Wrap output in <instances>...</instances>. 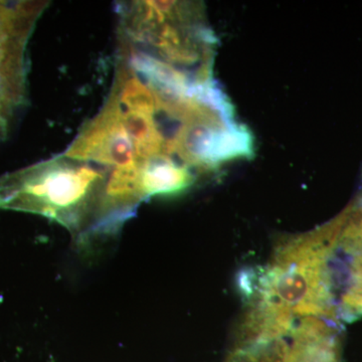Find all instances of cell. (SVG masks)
I'll return each instance as SVG.
<instances>
[{
	"instance_id": "6da1fadb",
	"label": "cell",
	"mask_w": 362,
	"mask_h": 362,
	"mask_svg": "<svg viewBox=\"0 0 362 362\" xmlns=\"http://www.w3.org/2000/svg\"><path fill=\"white\" fill-rule=\"evenodd\" d=\"M339 230L332 226L279 246L268 265L249 278L240 347L290 337L309 319L337 318L329 261Z\"/></svg>"
},
{
	"instance_id": "7a4b0ae2",
	"label": "cell",
	"mask_w": 362,
	"mask_h": 362,
	"mask_svg": "<svg viewBox=\"0 0 362 362\" xmlns=\"http://www.w3.org/2000/svg\"><path fill=\"white\" fill-rule=\"evenodd\" d=\"M110 168L65 156L0 176V211L39 214L80 233L96 223Z\"/></svg>"
},
{
	"instance_id": "3957f363",
	"label": "cell",
	"mask_w": 362,
	"mask_h": 362,
	"mask_svg": "<svg viewBox=\"0 0 362 362\" xmlns=\"http://www.w3.org/2000/svg\"><path fill=\"white\" fill-rule=\"evenodd\" d=\"M45 1H0V142L28 102V44Z\"/></svg>"
},
{
	"instance_id": "277c9868",
	"label": "cell",
	"mask_w": 362,
	"mask_h": 362,
	"mask_svg": "<svg viewBox=\"0 0 362 362\" xmlns=\"http://www.w3.org/2000/svg\"><path fill=\"white\" fill-rule=\"evenodd\" d=\"M64 154L110 168H135L141 161L111 97L99 114L81 129Z\"/></svg>"
},
{
	"instance_id": "5b68a950",
	"label": "cell",
	"mask_w": 362,
	"mask_h": 362,
	"mask_svg": "<svg viewBox=\"0 0 362 362\" xmlns=\"http://www.w3.org/2000/svg\"><path fill=\"white\" fill-rule=\"evenodd\" d=\"M189 177L168 162L149 158L139 164V185L143 199L152 195L169 194L187 187Z\"/></svg>"
},
{
	"instance_id": "8992f818",
	"label": "cell",
	"mask_w": 362,
	"mask_h": 362,
	"mask_svg": "<svg viewBox=\"0 0 362 362\" xmlns=\"http://www.w3.org/2000/svg\"><path fill=\"white\" fill-rule=\"evenodd\" d=\"M288 347L284 339L247 345L240 347L233 362H286Z\"/></svg>"
}]
</instances>
